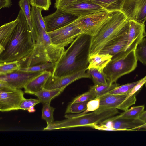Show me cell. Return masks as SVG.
Here are the masks:
<instances>
[{
    "mask_svg": "<svg viewBox=\"0 0 146 146\" xmlns=\"http://www.w3.org/2000/svg\"><path fill=\"white\" fill-rule=\"evenodd\" d=\"M32 28L31 29L34 48L31 56L21 64L22 67H28L47 62L55 65L61 58L65 48L53 44L46 27L40 23L33 6L31 9Z\"/></svg>",
    "mask_w": 146,
    "mask_h": 146,
    "instance_id": "1",
    "label": "cell"
},
{
    "mask_svg": "<svg viewBox=\"0 0 146 146\" xmlns=\"http://www.w3.org/2000/svg\"><path fill=\"white\" fill-rule=\"evenodd\" d=\"M92 37L84 33L77 36L55 65L52 75L62 77L87 70Z\"/></svg>",
    "mask_w": 146,
    "mask_h": 146,
    "instance_id": "2",
    "label": "cell"
},
{
    "mask_svg": "<svg viewBox=\"0 0 146 146\" xmlns=\"http://www.w3.org/2000/svg\"><path fill=\"white\" fill-rule=\"evenodd\" d=\"M17 17L19 22L10 42L0 53V62L19 61L22 64L31 56L33 50L34 45L31 30L21 9Z\"/></svg>",
    "mask_w": 146,
    "mask_h": 146,
    "instance_id": "3",
    "label": "cell"
},
{
    "mask_svg": "<svg viewBox=\"0 0 146 146\" xmlns=\"http://www.w3.org/2000/svg\"><path fill=\"white\" fill-rule=\"evenodd\" d=\"M119 113L116 108H99L92 112L82 115L73 117L60 121L47 124L43 130L68 129L80 127H88L98 124L104 121Z\"/></svg>",
    "mask_w": 146,
    "mask_h": 146,
    "instance_id": "4",
    "label": "cell"
},
{
    "mask_svg": "<svg viewBox=\"0 0 146 146\" xmlns=\"http://www.w3.org/2000/svg\"><path fill=\"white\" fill-rule=\"evenodd\" d=\"M137 45L113 56L104 68L103 72L109 84L116 82L119 78L135 69L138 61L135 54Z\"/></svg>",
    "mask_w": 146,
    "mask_h": 146,
    "instance_id": "5",
    "label": "cell"
},
{
    "mask_svg": "<svg viewBox=\"0 0 146 146\" xmlns=\"http://www.w3.org/2000/svg\"><path fill=\"white\" fill-rule=\"evenodd\" d=\"M128 21L121 11L113 13L110 20L95 36L92 37L90 56L98 53L107 43L120 33Z\"/></svg>",
    "mask_w": 146,
    "mask_h": 146,
    "instance_id": "6",
    "label": "cell"
},
{
    "mask_svg": "<svg viewBox=\"0 0 146 146\" xmlns=\"http://www.w3.org/2000/svg\"><path fill=\"white\" fill-rule=\"evenodd\" d=\"M113 13L99 11L79 17L73 22L83 33L93 37L110 20Z\"/></svg>",
    "mask_w": 146,
    "mask_h": 146,
    "instance_id": "7",
    "label": "cell"
},
{
    "mask_svg": "<svg viewBox=\"0 0 146 146\" xmlns=\"http://www.w3.org/2000/svg\"><path fill=\"white\" fill-rule=\"evenodd\" d=\"M136 94H133L128 98H127V97L129 94H106L99 97L100 99L99 108H116L125 111L135 103L137 100Z\"/></svg>",
    "mask_w": 146,
    "mask_h": 146,
    "instance_id": "8",
    "label": "cell"
},
{
    "mask_svg": "<svg viewBox=\"0 0 146 146\" xmlns=\"http://www.w3.org/2000/svg\"><path fill=\"white\" fill-rule=\"evenodd\" d=\"M48 33L53 44L63 48L71 43L77 36L83 33L73 22Z\"/></svg>",
    "mask_w": 146,
    "mask_h": 146,
    "instance_id": "9",
    "label": "cell"
},
{
    "mask_svg": "<svg viewBox=\"0 0 146 146\" xmlns=\"http://www.w3.org/2000/svg\"><path fill=\"white\" fill-rule=\"evenodd\" d=\"M78 17L60 9L43 17L47 33L51 32L73 22Z\"/></svg>",
    "mask_w": 146,
    "mask_h": 146,
    "instance_id": "10",
    "label": "cell"
},
{
    "mask_svg": "<svg viewBox=\"0 0 146 146\" xmlns=\"http://www.w3.org/2000/svg\"><path fill=\"white\" fill-rule=\"evenodd\" d=\"M121 12L129 20L144 24L146 21V0H125Z\"/></svg>",
    "mask_w": 146,
    "mask_h": 146,
    "instance_id": "11",
    "label": "cell"
},
{
    "mask_svg": "<svg viewBox=\"0 0 146 146\" xmlns=\"http://www.w3.org/2000/svg\"><path fill=\"white\" fill-rule=\"evenodd\" d=\"M60 9L78 17L105 11L101 7L90 0H76Z\"/></svg>",
    "mask_w": 146,
    "mask_h": 146,
    "instance_id": "12",
    "label": "cell"
},
{
    "mask_svg": "<svg viewBox=\"0 0 146 146\" xmlns=\"http://www.w3.org/2000/svg\"><path fill=\"white\" fill-rule=\"evenodd\" d=\"M83 70L68 75L57 77L52 75L48 79L44 88L54 89L66 88L68 85L79 79L83 78L92 79L91 76Z\"/></svg>",
    "mask_w": 146,
    "mask_h": 146,
    "instance_id": "13",
    "label": "cell"
},
{
    "mask_svg": "<svg viewBox=\"0 0 146 146\" xmlns=\"http://www.w3.org/2000/svg\"><path fill=\"white\" fill-rule=\"evenodd\" d=\"M128 22L118 35L105 45L99 54H109L113 56L125 50L128 41Z\"/></svg>",
    "mask_w": 146,
    "mask_h": 146,
    "instance_id": "14",
    "label": "cell"
},
{
    "mask_svg": "<svg viewBox=\"0 0 146 146\" xmlns=\"http://www.w3.org/2000/svg\"><path fill=\"white\" fill-rule=\"evenodd\" d=\"M24 93L21 89L12 92L0 91V111L3 112L19 110L25 98Z\"/></svg>",
    "mask_w": 146,
    "mask_h": 146,
    "instance_id": "15",
    "label": "cell"
},
{
    "mask_svg": "<svg viewBox=\"0 0 146 146\" xmlns=\"http://www.w3.org/2000/svg\"><path fill=\"white\" fill-rule=\"evenodd\" d=\"M42 72L17 71L9 74L0 76V81L7 82L17 88L21 89Z\"/></svg>",
    "mask_w": 146,
    "mask_h": 146,
    "instance_id": "16",
    "label": "cell"
},
{
    "mask_svg": "<svg viewBox=\"0 0 146 146\" xmlns=\"http://www.w3.org/2000/svg\"><path fill=\"white\" fill-rule=\"evenodd\" d=\"M110 131L134 130L145 123L139 118L121 119L110 121L108 119L101 123Z\"/></svg>",
    "mask_w": 146,
    "mask_h": 146,
    "instance_id": "17",
    "label": "cell"
},
{
    "mask_svg": "<svg viewBox=\"0 0 146 146\" xmlns=\"http://www.w3.org/2000/svg\"><path fill=\"white\" fill-rule=\"evenodd\" d=\"M128 25V41L125 50L132 46L138 45L146 36L145 23L129 20Z\"/></svg>",
    "mask_w": 146,
    "mask_h": 146,
    "instance_id": "18",
    "label": "cell"
},
{
    "mask_svg": "<svg viewBox=\"0 0 146 146\" xmlns=\"http://www.w3.org/2000/svg\"><path fill=\"white\" fill-rule=\"evenodd\" d=\"M52 74V72L50 70L42 72L24 87V92L32 94L44 89L48 79Z\"/></svg>",
    "mask_w": 146,
    "mask_h": 146,
    "instance_id": "19",
    "label": "cell"
},
{
    "mask_svg": "<svg viewBox=\"0 0 146 146\" xmlns=\"http://www.w3.org/2000/svg\"><path fill=\"white\" fill-rule=\"evenodd\" d=\"M19 22L17 17L14 21L0 27V53L4 51L10 42L16 26Z\"/></svg>",
    "mask_w": 146,
    "mask_h": 146,
    "instance_id": "20",
    "label": "cell"
},
{
    "mask_svg": "<svg viewBox=\"0 0 146 146\" xmlns=\"http://www.w3.org/2000/svg\"><path fill=\"white\" fill-rule=\"evenodd\" d=\"M113 57L109 54H100L99 53L91 55L89 58V64L87 70L94 68L100 72H103L104 68Z\"/></svg>",
    "mask_w": 146,
    "mask_h": 146,
    "instance_id": "21",
    "label": "cell"
},
{
    "mask_svg": "<svg viewBox=\"0 0 146 146\" xmlns=\"http://www.w3.org/2000/svg\"><path fill=\"white\" fill-rule=\"evenodd\" d=\"M110 13L121 11L125 0H90Z\"/></svg>",
    "mask_w": 146,
    "mask_h": 146,
    "instance_id": "22",
    "label": "cell"
},
{
    "mask_svg": "<svg viewBox=\"0 0 146 146\" xmlns=\"http://www.w3.org/2000/svg\"><path fill=\"white\" fill-rule=\"evenodd\" d=\"M144 109L145 106L143 105L132 107L120 115L114 116L108 119L110 121H113L118 119L138 118L140 115L144 111Z\"/></svg>",
    "mask_w": 146,
    "mask_h": 146,
    "instance_id": "23",
    "label": "cell"
},
{
    "mask_svg": "<svg viewBox=\"0 0 146 146\" xmlns=\"http://www.w3.org/2000/svg\"><path fill=\"white\" fill-rule=\"evenodd\" d=\"M66 88L54 89H48L44 88L37 92L33 93L38 97L40 103H44L51 100L60 94Z\"/></svg>",
    "mask_w": 146,
    "mask_h": 146,
    "instance_id": "24",
    "label": "cell"
},
{
    "mask_svg": "<svg viewBox=\"0 0 146 146\" xmlns=\"http://www.w3.org/2000/svg\"><path fill=\"white\" fill-rule=\"evenodd\" d=\"M21 67L19 61L0 62V76L5 75L18 71Z\"/></svg>",
    "mask_w": 146,
    "mask_h": 146,
    "instance_id": "25",
    "label": "cell"
},
{
    "mask_svg": "<svg viewBox=\"0 0 146 146\" xmlns=\"http://www.w3.org/2000/svg\"><path fill=\"white\" fill-rule=\"evenodd\" d=\"M119 85L116 82L107 85L94 84L90 87L89 90L94 93L96 98H99L108 93Z\"/></svg>",
    "mask_w": 146,
    "mask_h": 146,
    "instance_id": "26",
    "label": "cell"
},
{
    "mask_svg": "<svg viewBox=\"0 0 146 146\" xmlns=\"http://www.w3.org/2000/svg\"><path fill=\"white\" fill-rule=\"evenodd\" d=\"M87 70V72L91 76L95 84L107 85L109 84L103 72H100L94 68H91Z\"/></svg>",
    "mask_w": 146,
    "mask_h": 146,
    "instance_id": "27",
    "label": "cell"
},
{
    "mask_svg": "<svg viewBox=\"0 0 146 146\" xmlns=\"http://www.w3.org/2000/svg\"><path fill=\"white\" fill-rule=\"evenodd\" d=\"M54 66V63L47 62L28 67H22L19 71L31 72H42L50 70H53Z\"/></svg>",
    "mask_w": 146,
    "mask_h": 146,
    "instance_id": "28",
    "label": "cell"
},
{
    "mask_svg": "<svg viewBox=\"0 0 146 146\" xmlns=\"http://www.w3.org/2000/svg\"><path fill=\"white\" fill-rule=\"evenodd\" d=\"M51 101L43 104L42 110V119L45 120L47 124L54 121V112L55 108L50 106Z\"/></svg>",
    "mask_w": 146,
    "mask_h": 146,
    "instance_id": "29",
    "label": "cell"
},
{
    "mask_svg": "<svg viewBox=\"0 0 146 146\" xmlns=\"http://www.w3.org/2000/svg\"><path fill=\"white\" fill-rule=\"evenodd\" d=\"M100 99L99 98H96L94 99L88 101L87 104V108L86 110L79 114H66L65 115L66 118L73 117L77 116L87 113L89 112L94 111L100 107Z\"/></svg>",
    "mask_w": 146,
    "mask_h": 146,
    "instance_id": "30",
    "label": "cell"
},
{
    "mask_svg": "<svg viewBox=\"0 0 146 146\" xmlns=\"http://www.w3.org/2000/svg\"><path fill=\"white\" fill-rule=\"evenodd\" d=\"M30 4V0H20L18 2V5L22 11L31 30L32 28V24Z\"/></svg>",
    "mask_w": 146,
    "mask_h": 146,
    "instance_id": "31",
    "label": "cell"
},
{
    "mask_svg": "<svg viewBox=\"0 0 146 146\" xmlns=\"http://www.w3.org/2000/svg\"><path fill=\"white\" fill-rule=\"evenodd\" d=\"M138 82L139 80L121 86L119 85L108 93L119 95L129 94Z\"/></svg>",
    "mask_w": 146,
    "mask_h": 146,
    "instance_id": "32",
    "label": "cell"
},
{
    "mask_svg": "<svg viewBox=\"0 0 146 146\" xmlns=\"http://www.w3.org/2000/svg\"><path fill=\"white\" fill-rule=\"evenodd\" d=\"M135 54L138 60L146 65V38H144L137 46Z\"/></svg>",
    "mask_w": 146,
    "mask_h": 146,
    "instance_id": "33",
    "label": "cell"
},
{
    "mask_svg": "<svg viewBox=\"0 0 146 146\" xmlns=\"http://www.w3.org/2000/svg\"><path fill=\"white\" fill-rule=\"evenodd\" d=\"M88 101L74 103L70 102L67 107L65 113H78L82 112L86 109Z\"/></svg>",
    "mask_w": 146,
    "mask_h": 146,
    "instance_id": "34",
    "label": "cell"
},
{
    "mask_svg": "<svg viewBox=\"0 0 146 146\" xmlns=\"http://www.w3.org/2000/svg\"><path fill=\"white\" fill-rule=\"evenodd\" d=\"M96 98L94 93L89 90L75 97L71 102L72 103L83 102L93 100Z\"/></svg>",
    "mask_w": 146,
    "mask_h": 146,
    "instance_id": "35",
    "label": "cell"
},
{
    "mask_svg": "<svg viewBox=\"0 0 146 146\" xmlns=\"http://www.w3.org/2000/svg\"><path fill=\"white\" fill-rule=\"evenodd\" d=\"M51 4V0H32L30 1L32 6L36 7L45 11L49 10Z\"/></svg>",
    "mask_w": 146,
    "mask_h": 146,
    "instance_id": "36",
    "label": "cell"
},
{
    "mask_svg": "<svg viewBox=\"0 0 146 146\" xmlns=\"http://www.w3.org/2000/svg\"><path fill=\"white\" fill-rule=\"evenodd\" d=\"M40 103V102L38 98L26 99L25 98L20 105L19 110H27L30 107L34 106Z\"/></svg>",
    "mask_w": 146,
    "mask_h": 146,
    "instance_id": "37",
    "label": "cell"
},
{
    "mask_svg": "<svg viewBox=\"0 0 146 146\" xmlns=\"http://www.w3.org/2000/svg\"><path fill=\"white\" fill-rule=\"evenodd\" d=\"M19 89L7 82L0 81V91L12 92L16 91Z\"/></svg>",
    "mask_w": 146,
    "mask_h": 146,
    "instance_id": "38",
    "label": "cell"
},
{
    "mask_svg": "<svg viewBox=\"0 0 146 146\" xmlns=\"http://www.w3.org/2000/svg\"><path fill=\"white\" fill-rule=\"evenodd\" d=\"M146 83V76H145L143 78L139 80L138 82L136 85L134 86L131 92L128 95L127 98L133 94L137 93L141 88V87L145 85Z\"/></svg>",
    "mask_w": 146,
    "mask_h": 146,
    "instance_id": "39",
    "label": "cell"
},
{
    "mask_svg": "<svg viewBox=\"0 0 146 146\" xmlns=\"http://www.w3.org/2000/svg\"><path fill=\"white\" fill-rule=\"evenodd\" d=\"M76 0H55L54 7L56 9H61Z\"/></svg>",
    "mask_w": 146,
    "mask_h": 146,
    "instance_id": "40",
    "label": "cell"
},
{
    "mask_svg": "<svg viewBox=\"0 0 146 146\" xmlns=\"http://www.w3.org/2000/svg\"><path fill=\"white\" fill-rule=\"evenodd\" d=\"M12 5L11 0H0V9L9 8Z\"/></svg>",
    "mask_w": 146,
    "mask_h": 146,
    "instance_id": "41",
    "label": "cell"
},
{
    "mask_svg": "<svg viewBox=\"0 0 146 146\" xmlns=\"http://www.w3.org/2000/svg\"><path fill=\"white\" fill-rule=\"evenodd\" d=\"M139 118L146 123V110L145 111L140 115Z\"/></svg>",
    "mask_w": 146,
    "mask_h": 146,
    "instance_id": "42",
    "label": "cell"
},
{
    "mask_svg": "<svg viewBox=\"0 0 146 146\" xmlns=\"http://www.w3.org/2000/svg\"><path fill=\"white\" fill-rule=\"evenodd\" d=\"M28 111L29 113H33L36 111V110L34 106H32L29 108L28 110Z\"/></svg>",
    "mask_w": 146,
    "mask_h": 146,
    "instance_id": "43",
    "label": "cell"
},
{
    "mask_svg": "<svg viewBox=\"0 0 146 146\" xmlns=\"http://www.w3.org/2000/svg\"><path fill=\"white\" fill-rule=\"evenodd\" d=\"M142 128L146 129V123L138 127L136 129H139Z\"/></svg>",
    "mask_w": 146,
    "mask_h": 146,
    "instance_id": "44",
    "label": "cell"
},
{
    "mask_svg": "<svg viewBox=\"0 0 146 146\" xmlns=\"http://www.w3.org/2000/svg\"><path fill=\"white\" fill-rule=\"evenodd\" d=\"M145 86L146 87V83H145Z\"/></svg>",
    "mask_w": 146,
    "mask_h": 146,
    "instance_id": "45",
    "label": "cell"
},
{
    "mask_svg": "<svg viewBox=\"0 0 146 146\" xmlns=\"http://www.w3.org/2000/svg\"><path fill=\"white\" fill-rule=\"evenodd\" d=\"M32 0H30V1H31Z\"/></svg>",
    "mask_w": 146,
    "mask_h": 146,
    "instance_id": "46",
    "label": "cell"
}]
</instances>
